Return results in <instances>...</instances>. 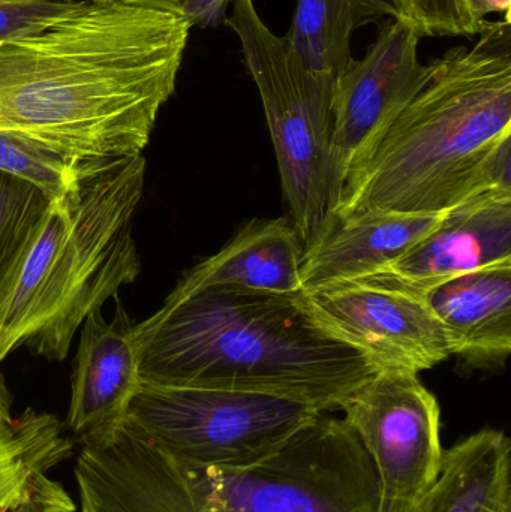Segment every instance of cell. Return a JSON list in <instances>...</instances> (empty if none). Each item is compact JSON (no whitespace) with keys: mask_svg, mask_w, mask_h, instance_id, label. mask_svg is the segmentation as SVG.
<instances>
[{"mask_svg":"<svg viewBox=\"0 0 511 512\" xmlns=\"http://www.w3.org/2000/svg\"><path fill=\"white\" fill-rule=\"evenodd\" d=\"M74 5L75 3L0 0V38L39 29L59 15L65 14Z\"/></svg>","mask_w":511,"mask_h":512,"instance_id":"cell-22","label":"cell"},{"mask_svg":"<svg viewBox=\"0 0 511 512\" xmlns=\"http://www.w3.org/2000/svg\"><path fill=\"white\" fill-rule=\"evenodd\" d=\"M47 206L38 189L0 173V280Z\"/></svg>","mask_w":511,"mask_h":512,"instance_id":"cell-20","label":"cell"},{"mask_svg":"<svg viewBox=\"0 0 511 512\" xmlns=\"http://www.w3.org/2000/svg\"><path fill=\"white\" fill-rule=\"evenodd\" d=\"M305 246L285 218L254 219L218 252L195 265L165 298L173 304L206 288H239L272 294L302 292L300 264Z\"/></svg>","mask_w":511,"mask_h":512,"instance_id":"cell-15","label":"cell"},{"mask_svg":"<svg viewBox=\"0 0 511 512\" xmlns=\"http://www.w3.org/2000/svg\"><path fill=\"white\" fill-rule=\"evenodd\" d=\"M471 369H498L511 352V262L480 268L420 292Z\"/></svg>","mask_w":511,"mask_h":512,"instance_id":"cell-14","label":"cell"},{"mask_svg":"<svg viewBox=\"0 0 511 512\" xmlns=\"http://www.w3.org/2000/svg\"><path fill=\"white\" fill-rule=\"evenodd\" d=\"M443 215L366 212L336 222L303 254L302 292L380 273L432 231Z\"/></svg>","mask_w":511,"mask_h":512,"instance_id":"cell-16","label":"cell"},{"mask_svg":"<svg viewBox=\"0 0 511 512\" xmlns=\"http://www.w3.org/2000/svg\"><path fill=\"white\" fill-rule=\"evenodd\" d=\"M24 2L77 3L83 0H24Z\"/></svg>","mask_w":511,"mask_h":512,"instance_id":"cell-26","label":"cell"},{"mask_svg":"<svg viewBox=\"0 0 511 512\" xmlns=\"http://www.w3.org/2000/svg\"><path fill=\"white\" fill-rule=\"evenodd\" d=\"M174 457L195 512H386L368 453L327 412L249 468H204Z\"/></svg>","mask_w":511,"mask_h":512,"instance_id":"cell-5","label":"cell"},{"mask_svg":"<svg viewBox=\"0 0 511 512\" xmlns=\"http://www.w3.org/2000/svg\"><path fill=\"white\" fill-rule=\"evenodd\" d=\"M429 65L425 86L345 183L330 228L366 212L441 215L511 192V18Z\"/></svg>","mask_w":511,"mask_h":512,"instance_id":"cell-3","label":"cell"},{"mask_svg":"<svg viewBox=\"0 0 511 512\" xmlns=\"http://www.w3.org/2000/svg\"><path fill=\"white\" fill-rule=\"evenodd\" d=\"M511 442L479 430L444 451L443 468L413 512H511Z\"/></svg>","mask_w":511,"mask_h":512,"instance_id":"cell-17","label":"cell"},{"mask_svg":"<svg viewBox=\"0 0 511 512\" xmlns=\"http://www.w3.org/2000/svg\"><path fill=\"white\" fill-rule=\"evenodd\" d=\"M389 18V0H297L285 39L308 68L338 78L354 60L353 33Z\"/></svg>","mask_w":511,"mask_h":512,"instance_id":"cell-18","label":"cell"},{"mask_svg":"<svg viewBox=\"0 0 511 512\" xmlns=\"http://www.w3.org/2000/svg\"><path fill=\"white\" fill-rule=\"evenodd\" d=\"M143 382L266 394L342 411L377 367L303 292L206 288L137 324Z\"/></svg>","mask_w":511,"mask_h":512,"instance_id":"cell-2","label":"cell"},{"mask_svg":"<svg viewBox=\"0 0 511 512\" xmlns=\"http://www.w3.org/2000/svg\"><path fill=\"white\" fill-rule=\"evenodd\" d=\"M231 0H185L182 15L191 26L216 27L224 23Z\"/></svg>","mask_w":511,"mask_h":512,"instance_id":"cell-23","label":"cell"},{"mask_svg":"<svg viewBox=\"0 0 511 512\" xmlns=\"http://www.w3.org/2000/svg\"><path fill=\"white\" fill-rule=\"evenodd\" d=\"M92 2L116 3V5L134 6V8L182 14V6L185 0H92Z\"/></svg>","mask_w":511,"mask_h":512,"instance_id":"cell-24","label":"cell"},{"mask_svg":"<svg viewBox=\"0 0 511 512\" xmlns=\"http://www.w3.org/2000/svg\"><path fill=\"white\" fill-rule=\"evenodd\" d=\"M470 5L479 20H486V15L491 14L511 18V0H470Z\"/></svg>","mask_w":511,"mask_h":512,"instance_id":"cell-25","label":"cell"},{"mask_svg":"<svg viewBox=\"0 0 511 512\" xmlns=\"http://www.w3.org/2000/svg\"><path fill=\"white\" fill-rule=\"evenodd\" d=\"M420 38L396 18L383 21L368 53L336 78L329 158V230L351 174L368 161L399 114L422 90L431 65ZM329 233V231H327Z\"/></svg>","mask_w":511,"mask_h":512,"instance_id":"cell-9","label":"cell"},{"mask_svg":"<svg viewBox=\"0 0 511 512\" xmlns=\"http://www.w3.org/2000/svg\"><path fill=\"white\" fill-rule=\"evenodd\" d=\"M24 135L0 132V173L38 189L48 203L60 200L80 182L87 162Z\"/></svg>","mask_w":511,"mask_h":512,"instance_id":"cell-19","label":"cell"},{"mask_svg":"<svg viewBox=\"0 0 511 512\" xmlns=\"http://www.w3.org/2000/svg\"><path fill=\"white\" fill-rule=\"evenodd\" d=\"M74 441L56 415L26 409L0 375V512H75L74 501L50 471L71 459Z\"/></svg>","mask_w":511,"mask_h":512,"instance_id":"cell-13","label":"cell"},{"mask_svg":"<svg viewBox=\"0 0 511 512\" xmlns=\"http://www.w3.org/2000/svg\"><path fill=\"white\" fill-rule=\"evenodd\" d=\"M191 27L182 14L83 0L0 38V132L80 159L143 155Z\"/></svg>","mask_w":511,"mask_h":512,"instance_id":"cell-1","label":"cell"},{"mask_svg":"<svg viewBox=\"0 0 511 512\" xmlns=\"http://www.w3.org/2000/svg\"><path fill=\"white\" fill-rule=\"evenodd\" d=\"M506 262H511V192L492 191L444 213L432 231L380 274L423 292L453 277Z\"/></svg>","mask_w":511,"mask_h":512,"instance_id":"cell-12","label":"cell"},{"mask_svg":"<svg viewBox=\"0 0 511 512\" xmlns=\"http://www.w3.org/2000/svg\"><path fill=\"white\" fill-rule=\"evenodd\" d=\"M113 318L90 313L80 328L65 429L74 444L95 447L113 439L125 426L140 388L137 322L114 297Z\"/></svg>","mask_w":511,"mask_h":512,"instance_id":"cell-11","label":"cell"},{"mask_svg":"<svg viewBox=\"0 0 511 512\" xmlns=\"http://www.w3.org/2000/svg\"><path fill=\"white\" fill-rule=\"evenodd\" d=\"M318 414L266 394L141 381L126 424L195 465L243 469L272 456Z\"/></svg>","mask_w":511,"mask_h":512,"instance_id":"cell-7","label":"cell"},{"mask_svg":"<svg viewBox=\"0 0 511 512\" xmlns=\"http://www.w3.org/2000/svg\"><path fill=\"white\" fill-rule=\"evenodd\" d=\"M395 18L407 24L419 38L464 36L473 39L482 32L486 20H479L470 0H389Z\"/></svg>","mask_w":511,"mask_h":512,"instance_id":"cell-21","label":"cell"},{"mask_svg":"<svg viewBox=\"0 0 511 512\" xmlns=\"http://www.w3.org/2000/svg\"><path fill=\"white\" fill-rule=\"evenodd\" d=\"M317 315L380 370L419 375L453 355V343L420 292L384 274L303 292Z\"/></svg>","mask_w":511,"mask_h":512,"instance_id":"cell-10","label":"cell"},{"mask_svg":"<svg viewBox=\"0 0 511 512\" xmlns=\"http://www.w3.org/2000/svg\"><path fill=\"white\" fill-rule=\"evenodd\" d=\"M342 412L377 472L384 511L413 510L443 468L437 397L416 373L380 370Z\"/></svg>","mask_w":511,"mask_h":512,"instance_id":"cell-8","label":"cell"},{"mask_svg":"<svg viewBox=\"0 0 511 512\" xmlns=\"http://www.w3.org/2000/svg\"><path fill=\"white\" fill-rule=\"evenodd\" d=\"M239 38L260 92L282 192L305 251L329 231V158L336 78L314 71L275 35L252 0H233L224 21Z\"/></svg>","mask_w":511,"mask_h":512,"instance_id":"cell-6","label":"cell"},{"mask_svg":"<svg viewBox=\"0 0 511 512\" xmlns=\"http://www.w3.org/2000/svg\"><path fill=\"white\" fill-rule=\"evenodd\" d=\"M144 182L143 155L92 159L78 185L48 203L0 280V363L23 346L65 360L87 316L137 280Z\"/></svg>","mask_w":511,"mask_h":512,"instance_id":"cell-4","label":"cell"}]
</instances>
